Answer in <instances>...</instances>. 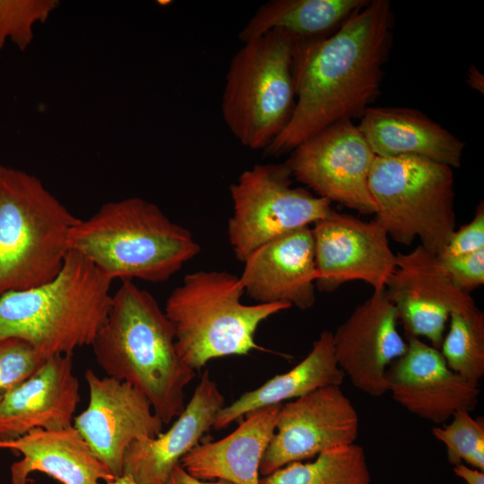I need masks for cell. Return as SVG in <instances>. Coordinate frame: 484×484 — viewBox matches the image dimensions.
Masks as SVG:
<instances>
[{
  "mask_svg": "<svg viewBox=\"0 0 484 484\" xmlns=\"http://www.w3.org/2000/svg\"><path fill=\"white\" fill-rule=\"evenodd\" d=\"M391 25L390 3L373 0L328 37L296 42L295 107L266 154L290 152L324 128L362 117L379 93Z\"/></svg>",
  "mask_w": 484,
  "mask_h": 484,
  "instance_id": "1",
  "label": "cell"
},
{
  "mask_svg": "<svg viewBox=\"0 0 484 484\" xmlns=\"http://www.w3.org/2000/svg\"><path fill=\"white\" fill-rule=\"evenodd\" d=\"M91 346L107 376L139 390L163 424L184 411L195 370L179 358L174 326L148 290L121 281Z\"/></svg>",
  "mask_w": 484,
  "mask_h": 484,
  "instance_id": "2",
  "label": "cell"
},
{
  "mask_svg": "<svg viewBox=\"0 0 484 484\" xmlns=\"http://www.w3.org/2000/svg\"><path fill=\"white\" fill-rule=\"evenodd\" d=\"M69 248L87 258L112 281L163 282L201 250L193 234L141 197L106 203L80 219Z\"/></svg>",
  "mask_w": 484,
  "mask_h": 484,
  "instance_id": "3",
  "label": "cell"
},
{
  "mask_svg": "<svg viewBox=\"0 0 484 484\" xmlns=\"http://www.w3.org/2000/svg\"><path fill=\"white\" fill-rule=\"evenodd\" d=\"M111 284L70 250L49 281L0 296V340L24 341L46 359L91 346L110 308Z\"/></svg>",
  "mask_w": 484,
  "mask_h": 484,
  "instance_id": "4",
  "label": "cell"
},
{
  "mask_svg": "<svg viewBox=\"0 0 484 484\" xmlns=\"http://www.w3.org/2000/svg\"><path fill=\"white\" fill-rule=\"evenodd\" d=\"M239 276L225 271L187 273L169 296L164 312L175 329L179 358L197 370L212 359L264 350L255 341L262 322L291 307L287 303L241 302Z\"/></svg>",
  "mask_w": 484,
  "mask_h": 484,
  "instance_id": "5",
  "label": "cell"
},
{
  "mask_svg": "<svg viewBox=\"0 0 484 484\" xmlns=\"http://www.w3.org/2000/svg\"><path fill=\"white\" fill-rule=\"evenodd\" d=\"M79 220L39 177L0 164V296L55 278Z\"/></svg>",
  "mask_w": 484,
  "mask_h": 484,
  "instance_id": "6",
  "label": "cell"
},
{
  "mask_svg": "<svg viewBox=\"0 0 484 484\" xmlns=\"http://www.w3.org/2000/svg\"><path fill=\"white\" fill-rule=\"evenodd\" d=\"M295 48L290 35L272 30L244 42L230 61L221 114L231 134L246 148L265 151L292 115Z\"/></svg>",
  "mask_w": 484,
  "mask_h": 484,
  "instance_id": "7",
  "label": "cell"
},
{
  "mask_svg": "<svg viewBox=\"0 0 484 484\" xmlns=\"http://www.w3.org/2000/svg\"><path fill=\"white\" fill-rule=\"evenodd\" d=\"M454 185L447 165L419 156H376L368 177L375 220L397 243L419 238L438 255L455 229Z\"/></svg>",
  "mask_w": 484,
  "mask_h": 484,
  "instance_id": "8",
  "label": "cell"
},
{
  "mask_svg": "<svg viewBox=\"0 0 484 484\" xmlns=\"http://www.w3.org/2000/svg\"><path fill=\"white\" fill-rule=\"evenodd\" d=\"M285 163L255 164L230 185L232 214L228 237L241 263L258 247L326 217L331 202L291 186Z\"/></svg>",
  "mask_w": 484,
  "mask_h": 484,
  "instance_id": "9",
  "label": "cell"
},
{
  "mask_svg": "<svg viewBox=\"0 0 484 484\" xmlns=\"http://www.w3.org/2000/svg\"><path fill=\"white\" fill-rule=\"evenodd\" d=\"M376 157L358 125L342 120L299 143L285 164L317 196L375 214L368 177Z\"/></svg>",
  "mask_w": 484,
  "mask_h": 484,
  "instance_id": "10",
  "label": "cell"
},
{
  "mask_svg": "<svg viewBox=\"0 0 484 484\" xmlns=\"http://www.w3.org/2000/svg\"><path fill=\"white\" fill-rule=\"evenodd\" d=\"M359 419L339 385H329L287 402L280 410L275 433L261 462L264 476L295 462L354 444Z\"/></svg>",
  "mask_w": 484,
  "mask_h": 484,
  "instance_id": "11",
  "label": "cell"
},
{
  "mask_svg": "<svg viewBox=\"0 0 484 484\" xmlns=\"http://www.w3.org/2000/svg\"><path fill=\"white\" fill-rule=\"evenodd\" d=\"M311 228L316 268L315 288L331 292L361 281L385 289L396 267L388 234L375 219L362 220L334 210Z\"/></svg>",
  "mask_w": 484,
  "mask_h": 484,
  "instance_id": "12",
  "label": "cell"
},
{
  "mask_svg": "<svg viewBox=\"0 0 484 484\" xmlns=\"http://www.w3.org/2000/svg\"><path fill=\"white\" fill-rule=\"evenodd\" d=\"M84 377L89 402L73 418V426L110 472L119 477L127 447L134 441L157 436L164 424L147 398L131 385L100 377L91 368Z\"/></svg>",
  "mask_w": 484,
  "mask_h": 484,
  "instance_id": "13",
  "label": "cell"
},
{
  "mask_svg": "<svg viewBox=\"0 0 484 484\" xmlns=\"http://www.w3.org/2000/svg\"><path fill=\"white\" fill-rule=\"evenodd\" d=\"M398 322L396 307L384 289L374 290L333 333L339 367L370 396L388 393L387 368L406 350Z\"/></svg>",
  "mask_w": 484,
  "mask_h": 484,
  "instance_id": "14",
  "label": "cell"
},
{
  "mask_svg": "<svg viewBox=\"0 0 484 484\" xmlns=\"http://www.w3.org/2000/svg\"><path fill=\"white\" fill-rule=\"evenodd\" d=\"M403 355L387 368L388 392L409 412L436 424L458 411H472L479 400V383L451 370L438 349L406 335Z\"/></svg>",
  "mask_w": 484,
  "mask_h": 484,
  "instance_id": "15",
  "label": "cell"
},
{
  "mask_svg": "<svg viewBox=\"0 0 484 484\" xmlns=\"http://www.w3.org/2000/svg\"><path fill=\"white\" fill-rule=\"evenodd\" d=\"M239 276L246 293L258 303H287L300 310L316 300L314 239L306 227L255 249Z\"/></svg>",
  "mask_w": 484,
  "mask_h": 484,
  "instance_id": "16",
  "label": "cell"
},
{
  "mask_svg": "<svg viewBox=\"0 0 484 484\" xmlns=\"http://www.w3.org/2000/svg\"><path fill=\"white\" fill-rule=\"evenodd\" d=\"M79 402L72 354L49 357L0 402V441L19 438L36 428L69 427Z\"/></svg>",
  "mask_w": 484,
  "mask_h": 484,
  "instance_id": "17",
  "label": "cell"
},
{
  "mask_svg": "<svg viewBox=\"0 0 484 484\" xmlns=\"http://www.w3.org/2000/svg\"><path fill=\"white\" fill-rule=\"evenodd\" d=\"M224 403L222 393L206 370L169 430L152 438L134 441L127 447L123 474L138 484H165L174 467L212 428Z\"/></svg>",
  "mask_w": 484,
  "mask_h": 484,
  "instance_id": "18",
  "label": "cell"
},
{
  "mask_svg": "<svg viewBox=\"0 0 484 484\" xmlns=\"http://www.w3.org/2000/svg\"><path fill=\"white\" fill-rule=\"evenodd\" d=\"M0 449L22 454L11 466L12 484H27L29 476L36 471L61 484H102L116 478L73 425L36 428L19 438L0 441Z\"/></svg>",
  "mask_w": 484,
  "mask_h": 484,
  "instance_id": "19",
  "label": "cell"
},
{
  "mask_svg": "<svg viewBox=\"0 0 484 484\" xmlns=\"http://www.w3.org/2000/svg\"><path fill=\"white\" fill-rule=\"evenodd\" d=\"M281 405L249 411L233 432L220 440L197 445L179 464L189 474L203 480L261 484V462L275 433Z\"/></svg>",
  "mask_w": 484,
  "mask_h": 484,
  "instance_id": "20",
  "label": "cell"
},
{
  "mask_svg": "<svg viewBox=\"0 0 484 484\" xmlns=\"http://www.w3.org/2000/svg\"><path fill=\"white\" fill-rule=\"evenodd\" d=\"M358 127L376 156L412 155L461 166L464 143L418 110L369 107Z\"/></svg>",
  "mask_w": 484,
  "mask_h": 484,
  "instance_id": "21",
  "label": "cell"
},
{
  "mask_svg": "<svg viewBox=\"0 0 484 484\" xmlns=\"http://www.w3.org/2000/svg\"><path fill=\"white\" fill-rule=\"evenodd\" d=\"M344 377L335 358L333 332L324 330L298 364L223 407L218 412L212 428L220 430L254 410L282 404L284 401L299 398L325 386H341Z\"/></svg>",
  "mask_w": 484,
  "mask_h": 484,
  "instance_id": "22",
  "label": "cell"
},
{
  "mask_svg": "<svg viewBox=\"0 0 484 484\" xmlns=\"http://www.w3.org/2000/svg\"><path fill=\"white\" fill-rule=\"evenodd\" d=\"M367 0H272L262 4L239 31L242 43L278 30L297 43L324 39L350 16L364 7Z\"/></svg>",
  "mask_w": 484,
  "mask_h": 484,
  "instance_id": "23",
  "label": "cell"
},
{
  "mask_svg": "<svg viewBox=\"0 0 484 484\" xmlns=\"http://www.w3.org/2000/svg\"><path fill=\"white\" fill-rule=\"evenodd\" d=\"M385 290L391 298H409L442 307L451 314L470 315L480 310L472 297L453 283L437 255L421 245L396 255V267Z\"/></svg>",
  "mask_w": 484,
  "mask_h": 484,
  "instance_id": "24",
  "label": "cell"
},
{
  "mask_svg": "<svg viewBox=\"0 0 484 484\" xmlns=\"http://www.w3.org/2000/svg\"><path fill=\"white\" fill-rule=\"evenodd\" d=\"M367 456L357 444L326 450L308 462L287 464L261 480V484H370Z\"/></svg>",
  "mask_w": 484,
  "mask_h": 484,
  "instance_id": "25",
  "label": "cell"
},
{
  "mask_svg": "<svg viewBox=\"0 0 484 484\" xmlns=\"http://www.w3.org/2000/svg\"><path fill=\"white\" fill-rule=\"evenodd\" d=\"M449 330L440 352L448 367L462 377L479 383L484 376V314L450 315Z\"/></svg>",
  "mask_w": 484,
  "mask_h": 484,
  "instance_id": "26",
  "label": "cell"
},
{
  "mask_svg": "<svg viewBox=\"0 0 484 484\" xmlns=\"http://www.w3.org/2000/svg\"><path fill=\"white\" fill-rule=\"evenodd\" d=\"M448 424L435 427L434 437L444 444L447 458L453 465L465 462L467 465L484 471V420L473 419L468 411H458Z\"/></svg>",
  "mask_w": 484,
  "mask_h": 484,
  "instance_id": "27",
  "label": "cell"
},
{
  "mask_svg": "<svg viewBox=\"0 0 484 484\" xmlns=\"http://www.w3.org/2000/svg\"><path fill=\"white\" fill-rule=\"evenodd\" d=\"M58 5L56 0H0V50L11 41L26 51L36 24L45 22Z\"/></svg>",
  "mask_w": 484,
  "mask_h": 484,
  "instance_id": "28",
  "label": "cell"
},
{
  "mask_svg": "<svg viewBox=\"0 0 484 484\" xmlns=\"http://www.w3.org/2000/svg\"><path fill=\"white\" fill-rule=\"evenodd\" d=\"M391 300L406 335L424 337L431 346L440 350L451 313L442 307L409 298L395 297Z\"/></svg>",
  "mask_w": 484,
  "mask_h": 484,
  "instance_id": "29",
  "label": "cell"
},
{
  "mask_svg": "<svg viewBox=\"0 0 484 484\" xmlns=\"http://www.w3.org/2000/svg\"><path fill=\"white\" fill-rule=\"evenodd\" d=\"M46 359L24 341L0 340V402L34 374Z\"/></svg>",
  "mask_w": 484,
  "mask_h": 484,
  "instance_id": "30",
  "label": "cell"
},
{
  "mask_svg": "<svg viewBox=\"0 0 484 484\" xmlns=\"http://www.w3.org/2000/svg\"><path fill=\"white\" fill-rule=\"evenodd\" d=\"M453 283L464 293L484 283V249L460 255H436Z\"/></svg>",
  "mask_w": 484,
  "mask_h": 484,
  "instance_id": "31",
  "label": "cell"
},
{
  "mask_svg": "<svg viewBox=\"0 0 484 484\" xmlns=\"http://www.w3.org/2000/svg\"><path fill=\"white\" fill-rule=\"evenodd\" d=\"M484 249V205L480 202L471 220L454 229L440 253L446 255L471 254ZM438 254V255H440Z\"/></svg>",
  "mask_w": 484,
  "mask_h": 484,
  "instance_id": "32",
  "label": "cell"
},
{
  "mask_svg": "<svg viewBox=\"0 0 484 484\" xmlns=\"http://www.w3.org/2000/svg\"><path fill=\"white\" fill-rule=\"evenodd\" d=\"M165 484H233L226 480H218L208 481L197 479L189 474L180 464L174 467Z\"/></svg>",
  "mask_w": 484,
  "mask_h": 484,
  "instance_id": "33",
  "label": "cell"
},
{
  "mask_svg": "<svg viewBox=\"0 0 484 484\" xmlns=\"http://www.w3.org/2000/svg\"><path fill=\"white\" fill-rule=\"evenodd\" d=\"M454 474L467 484H484V471L469 466L463 462L454 465Z\"/></svg>",
  "mask_w": 484,
  "mask_h": 484,
  "instance_id": "34",
  "label": "cell"
},
{
  "mask_svg": "<svg viewBox=\"0 0 484 484\" xmlns=\"http://www.w3.org/2000/svg\"><path fill=\"white\" fill-rule=\"evenodd\" d=\"M468 83L471 88L483 92V75L474 66L469 70Z\"/></svg>",
  "mask_w": 484,
  "mask_h": 484,
  "instance_id": "35",
  "label": "cell"
},
{
  "mask_svg": "<svg viewBox=\"0 0 484 484\" xmlns=\"http://www.w3.org/2000/svg\"><path fill=\"white\" fill-rule=\"evenodd\" d=\"M105 484H138L131 477L127 475H121L113 479L110 481L106 482Z\"/></svg>",
  "mask_w": 484,
  "mask_h": 484,
  "instance_id": "36",
  "label": "cell"
}]
</instances>
